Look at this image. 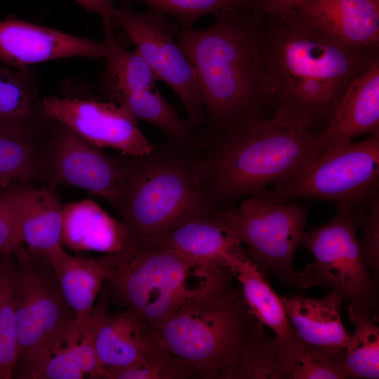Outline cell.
Masks as SVG:
<instances>
[{
  "instance_id": "6da1fadb",
  "label": "cell",
  "mask_w": 379,
  "mask_h": 379,
  "mask_svg": "<svg viewBox=\"0 0 379 379\" xmlns=\"http://www.w3.org/2000/svg\"><path fill=\"white\" fill-rule=\"evenodd\" d=\"M261 8L219 12L204 28L178 27L177 42L196 72L204 126L214 138L263 116L264 107L273 104Z\"/></svg>"
},
{
  "instance_id": "7a4b0ae2",
  "label": "cell",
  "mask_w": 379,
  "mask_h": 379,
  "mask_svg": "<svg viewBox=\"0 0 379 379\" xmlns=\"http://www.w3.org/2000/svg\"><path fill=\"white\" fill-rule=\"evenodd\" d=\"M197 157L203 192L219 211L271 184H283L310 170L326 150L321 131L281 108L234 132L205 141Z\"/></svg>"
},
{
  "instance_id": "3957f363",
  "label": "cell",
  "mask_w": 379,
  "mask_h": 379,
  "mask_svg": "<svg viewBox=\"0 0 379 379\" xmlns=\"http://www.w3.org/2000/svg\"><path fill=\"white\" fill-rule=\"evenodd\" d=\"M161 344L201 379H281L274 338L241 288L197 300L154 326Z\"/></svg>"
},
{
  "instance_id": "277c9868",
  "label": "cell",
  "mask_w": 379,
  "mask_h": 379,
  "mask_svg": "<svg viewBox=\"0 0 379 379\" xmlns=\"http://www.w3.org/2000/svg\"><path fill=\"white\" fill-rule=\"evenodd\" d=\"M271 15L264 38L273 105L314 128L328 121L351 81L378 52L345 45L292 16Z\"/></svg>"
},
{
  "instance_id": "5b68a950",
  "label": "cell",
  "mask_w": 379,
  "mask_h": 379,
  "mask_svg": "<svg viewBox=\"0 0 379 379\" xmlns=\"http://www.w3.org/2000/svg\"><path fill=\"white\" fill-rule=\"evenodd\" d=\"M171 145L145 155H126L124 177L113 206L138 248L194 215L215 209L201 188L197 157Z\"/></svg>"
},
{
  "instance_id": "8992f818",
  "label": "cell",
  "mask_w": 379,
  "mask_h": 379,
  "mask_svg": "<svg viewBox=\"0 0 379 379\" xmlns=\"http://www.w3.org/2000/svg\"><path fill=\"white\" fill-rule=\"evenodd\" d=\"M234 278L227 268L147 246L122 258L105 282L114 299L155 326L185 307L230 288Z\"/></svg>"
},
{
  "instance_id": "52a82bcc",
  "label": "cell",
  "mask_w": 379,
  "mask_h": 379,
  "mask_svg": "<svg viewBox=\"0 0 379 379\" xmlns=\"http://www.w3.org/2000/svg\"><path fill=\"white\" fill-rule=\"evenodd\" d=\"M379 137L328 148L316 164L297 178L255 194L270 204L300 198L335 203L338 209L360 207L378 194Z\"/></svg>"
},
{
  "instance_id": "ba28073f",
  "label": "cell",
  "mask_w": 379,
  "mask_h": 379,
  "mask_svg": "<svg viewBox=\"0 0 379 379\" xmlns=\"http://www.w3.org/2000/svg\"><path fill=\"white\" fill-rule=\"evenodd\" d=\"M357 207L338 209L326 224L305 232L300 241L314 261L301 271V288L322 286L350 303L378 305L376 277L367 268L357 236Z\"/></svg>"
},
{
  "instance_id": "9c48e42d",
  "label": "cell",
  "mask_w": 379,
  "mask_h": 379,
  "mask_svg": "<svg viewBox=\"0 0 379 379\" xmlns=\"http://www.w3.org/2000/svg\"><path fill=\"white\" fill-rule=\"evenodd\" d=\"M13 256L17 363L57 343L72 327L75 316L48 263L32 257L24 245Z\"/></svg>"
},
{
  "instance_id": "30bf717a",
  "label": "cell",
  "mask_w": 379,
  "mask_h": 379,
  "mask_svg": "<svg viewBox=\"0 0 379 379\" xmlns=\"http://www.w3.org/2000/svg\"><path fill=\"white\" fill-rule=\"evenodd\" d=\"M222 212L248 260L266 278L271 272L285 285L301 288V272L293 267V257L305 232L307 207L288 201L266 203L251 195Z\"/></svg>"
},
{
  "instance_id": "8fae6325",
  "label": "cell",
  "mask_w": 379,
  "mask_h": 379,
  "mask_svg": "<svg viewBox=\"0 0 379 379\" xmlns=\"http://www.w3.org/2000/svg\"><path fill=\"white\" fill-rule=\"evenodd\" d=\"M109 22L134 44L158 81L173 91L185 108L188 126L192 130L204 126L197 74L177 42L179 25L159 11L138 13L127 5L116 8Z\"/></svg>"
},
{
  "instance_id": "7c38bea8",
  "label": "cell",
  "mask_w": 379,
  "mask_h": 379,
  "mask_svg": "<svg viewBox=\"0 0 379 379\" xmlns=\"http://www.w3.org/2000/svg\"><path fill=\"white\" fill-rule=\"evenodd\" d=\"M126 155L111 154L65 126L51 119L39 164L36 182L55 190L72 186L114 206L125 174Z\"/></svg>"
},
{
  "instance_id": "4fadbf2b",
  "label": "cell",
  "mask_w": 379,
  "mask_h": 379,
  "mask_svg": "<svg viewBox=\"0 0 379 379\" xmlns=\"http://www.w3.org/2000/svg\"><path fill=\"white\" fill-rule=\"evenodd\" d=\"M44 111L90 144L130 156L149 154L154 145L139 128L137 121L113 101L64 88L60 96L42 99Z\"/></svg>"
},
{
  "instance_id": "5bb4252c",
  "label": "cell",
  "mask_w": 379,
  "mask_h": 379,
  "mask_svg": "<svg viewBox=\"0 0 379 379\" xmlns=\"http://www.w3.org/2000/svg\"><path fill=\"white\" fill-rule=\"evenodd\" d=\"M105 47L86 37L74 36L8 15L0 20V64L25 69L33 64L71 58H104Z\"/></svg>"
},
{
  "instance_id": "9a60e30c",
  "label": "cell",
  "mask_w": 379,
  "mask_h": 379,
  "mask_svg": "<svg viewBox=\"0 0 379 379\" xmlns=\"http://www.w3.org/2000/svg\"><path fill=\"white\" fill-rule=\"evenodd\" d=\"M175 251L192 259L230 270L248 260L246 250L223 212L216 209L189 218L145 246Z\"/></svg>"
},
{
  "instance_id": "2e32d148",
  "label": "cell",
  "mask_w": 379,
  "mask_h": 379,
  "mask_svg": "<svg viewBox=\"0 0 379 379\" xmlns=\"http://www.w3.org/2000/svg\"><path fill=\"white\" fill-rule=\"evenodd\" d=\"M102 292L85 321L101 364L106 369L141 362L161 345L154 326L129 309L110 313Z\"/></svg>"
},
{
  "instance_id": "e0dca14e",
  "label": "cell",
  "mask_w": 379,
  "mask_h": 379,
  "mask_svg": "<svg viewBox=\"0 0 379 379\" xmlns=\"http://www.w3.org/2000/svg\"><path fill=\"white\" fill-rule=\"evenodd\" d=\"M288 16L349 46L378 49L379 0H300Z\"/></svg>"
},
{
  "instance_id": "ac0fdd59",
  "label": "cell",
  "mask_w": 379,
  "mask_h": 379,
  "mask_svg": "<svg viewBox=\"0 0 379 379\" xmlns=\"http://www.w3.org/2000/svg\"><path fill=\"white\" fill-rule=\"evenodd\" d=\"M61 239L63 247L73 251L123 258L138 248L122 222L89 199L62 204Z\"/></svg>"
},
{
  "instance_id": "d6986e66",
  "label": "cell",
  "mask_w": 379,
  "mask_h": 379,
  "mask_svg": "<svg viewBox=\"0 0 379 379\" xmlns=\"http://www.w3.org/2000/svg\"><path fill=\"white\" fill-rule=\"evenodd\" d=\"M1 192L14 208L25 247L32 257L47 263L51 253L64 248L59 196L54 190L38 188L31 182L14 184Z\"/></svg>"
},
{
  "instance_id": "ffe728a7",
  "label": "cell",
  "mask_w": 379,
  "mask_h": 379,
  "mask_svg": "<svg viewBox=\"0 0 379 379\" xmlns=\"http://www.w3.org/2000/svg\"><path fill=\"white\" fill-rule=\"evenodd\" d=\"M321 132L326 149L364 134L379 137V58L351 81Z\"/></svg>"
},
{
  "instance_id": "44dd1931",
  "label": "cell",
  "mask_w": 379,
  "mask_h": 379,
  "mask_svg": "<svg viewBox=\"0 0 379 379\" xmlns=\"http://www.w3.org/2000/svg\"><path fill=\"white\" fill-rule=\"evenodd\" d=\"M122 258L117 255L98 258L73 255L65 251L64 248L48 256L46 262L52 267L63 295L74 313V324L81 325L89 317L104 283Z\"/></svg>"
},
{
  "instance_id": "7402d4cb",
  "label": "cell",
  "mask_w": 379,
  "mask_h": 379,
  "mask_svg": "<svg viewBox=\"0 0 379 379\" xmlns=\"http://www.w3.org/2000/svg\"><path fill=\"white\" fill-rule=\"evenodd\" d=\"M295 335L305 343L330 349L345 350L350 336L342 322L343 298L331 291L314 299L299 295L281 298Z\"/></svg>"
},
{
  "instance_id": "603a6c76",
  "label": "cell",
  "mask_w": 379,
  "mask_h": 379,
  "mask_svg": "<svg viewBox=\"0 0 379 379\" xmlns=\"http://www.w3.org/2000/svg\"><path fill=\"white\" fill-rule=\"evenodd\" d=\"M102 24L105 66L98 81L99 93L117 104L128 95L154 88L158 79L142 56L126 48L109 22Z\"/></svg>"
},
{
  "instance_id": "cb8c5ba5",
  "label": "cell",
  "mask_w": 379,
  "mask_h": 379,
  "mask_svg": "<svg viewBox=\"0 0 379 379\" xmlns=\"http://www.w3.org/2000/svg\"><path fill=\"white\" fill-rule=\"evenodd\" d=\"M46 127L0 124V192L17 183L36 182Z\"/></svg>"
},
{
  "instance_id": "d4e9b609",
  "label": "cell",
  "mask_w": 379,
  "mask_h": 379,
  "mask_svg": "<svg viewBox=\"0 0 379 379\" xmlns=\"http://www.w3.org/2000/svg\"><path fill=\"white\" fill-rule=\"evenodd\" d=\"M281 379H345V350L330 349L303 342L295 335L288 340L274 338Z\"/></svg>"
},
{
  "instance_id": "484cf974",
  "label": "cell",
  "mask_w": 379,
  "mask_h": 379,
  "mask_svg": "<svg viewBox=\"0 0 379 379\" xmlns=\"http://www.w3.org/2000/svg\"><path fill=\"white\" fill-rule=\"evenodd\" d=\"M35 76L29 68L0 64V124L46 127L45 114Z\"/></svg>"
},
{
  "instance_id": "4316f807",
  "label": "cell",
  "mask_w": 379,
  "mask_h": 379,
  "mask_svg": "<svg viewBox=\"0 0 379 379\" xmlns=\"http://www.w3.org/2000/svg\"><path fill=\"white\" fill-rule=\"evenodd\" d=\"M117 104L135 121H143L158 128L172 146L189 152L204 148V140L188 126L157 90L148 88L135 92Z\"/></svg>"
},
{
  "instance_id": "83f0119b",
  "label": "cell",
  "mask_w": 379,
  "mask_h": 379,
  "mask_svg": "<svg viewBox=\"0 0 379 379\" xmlns=\"http://www.w3.org/2000/svg\"><path fill=\"white\" fill-rule=\"evenodd\" d=\"M241 284L245 301L263 325L270 327L279 340H288L295 334L288 319L281 298L272 289L267 279L249 260L234 273Z\"/></svg>"
},
{
  "instance_id": "f1b7e54d",
  "label": "cell",
  "mask_w": 379,
  "mask_h": 379,
  "mask_svg": "<svg viewBox=\"0 0 379 379\" xmlns=\"http://www.w3.org/2000/svg\"><path fill=\"white\" fill-rule=\"evenodd\" d=\"M350 321L355 326L345 349L344 366L347 378H379V329L366 306L351 303Z\"/></svg>"
},
{
  "instance_id": "f546056e",
  "label": "cell",
  "mask_w": 379,
  "mask_h": 379,
  "mask_svg": "<svg viewBox=\"0 0 379 379\" xmlns=\"http://www.w3.org/2000/svg\"><path fill=\"white\" fill-rule=\"evenodd\" d=\"M64 336L50 348L36 352L15 364L13 378L83 379Z\"/></svg>"
},
{
  "instance_id": "4dcf8cb0",
  "label": "cell",
  "mask_w": 379,
  "mask_h": 379,
  "mask_svg": "<svg viewBox=\"0 0 379 379\" xmlns=\"http://www.w3.org/2000/svg\"><path fill=\"white\" fill-rule=\"evenodd\" d=\"M13 254L0 270V379L13 378L18 357L14 301L11 288Z\"/></svg>"
},
{
  "instance_id": "1f68e13d",
  "label": "cell",
  "mask_w": 379,
  "mask_h": 379,
  "mask_svg": "<svg viewBox=\"0 0 379 379\" xmlns=\"http://www.w3.org/2000/svg\"><path fill=\"white\" fill-rule=\"evenodd\" d=\"M107 379H194L195 371L168 352L161 344L141 362L121 368H106Z\"/></svg>"
},
{
  "instance_id": "d6a6232c",
  "label": "cell",
  "mask_w": 379,
  "mask_h": 379,
  "mask_svg": "<svg viewBox=\"0 0 379 379\" xmlns=\"http://www.w3.org/2000/svg\"><path fill=\"white\" fill-rule=\"evenodd\" d=\"M125 3L138 1L149 8L169 15L182 28L193 27L201 17L219 12L253 6L258 0H119Z\"/></svg>"
},
{
  "instance_id": "836d02e7",
  "label": "cell",
  "mask_w": 379,
  "mask_h": 379,
  "mask_svg": "<svg viewBox=\"0 0 379 379\" xmlns=\"http://www.w3.org/2000/svg\"><path fill=\"white\" fill-rule=\"evenodd\" d=\"M361 210L357 207V226L361 230L359 245L364 261L371 274L379 271V197L376 194Z\"/></svg>"
},
{
  "instance_id": "e575fe53",
  "label": "cell",
  "mask_w": 379,
  "mask_h": 379,
  "mask_svg": "<svg viewBox=\"0 0 379 379\" xmlns=\"http://www.w3.org/2000/svg\"><path fill=\"white\" fill-rule=\"evenodd\" d=\"M22 245L16 213L7 196L0 192V253L13 254Z\"/></svg>"
},
{
  "instance_id": "d590c367",
  "label": "cell",
  "mask_w": 379,
  "mask_h": 379,
  "mask_svg": "<svg viewBox=\"0 0 379 379\" xmlns=\"http://www.w3.org/2000/svg\"><path fill=\"white\" fill-rule=\"evenodd\" d=\"M82 8L90 12L97 14L102 22H110L111 18L115 11L111 0H74Z\"/></svg>"
},
{
  "instance_id": "8d00e7d4",
  "label": "cell",
  "mask_w": 379,
  "mask_h": 379,
  "mask_svg": "<svg viewBox=\"0 0 379 379\" xmlns=\"http://www.w3.org/2000/svg\"><path fill=\"white\" fill-rule=\"evenodd\" d=\"M260 7L270 14L281 17L290 15L300 0H258Z\"/></svg>"
},
{
  "instance_id": "74e56055",
  "label": "cell",
  "mask_w": 379,
  "mask_h": 379,
  "mask_svg": "<svg viewBox=\"0 0 379 379\" xmlns=\"http://www.w3.org/2000/svg\"><path fill=\"white\" fill-rule=\"evenodd\" d=\"M8 255H3V254H1L0 253V270L6 258V257L8 256Z\"/></svg>"
}]
</instances>
